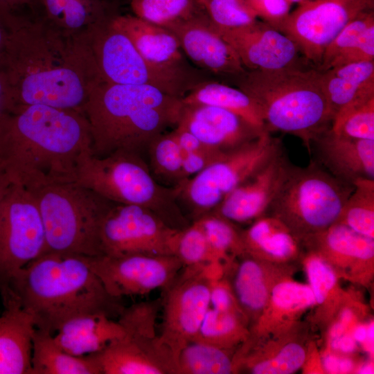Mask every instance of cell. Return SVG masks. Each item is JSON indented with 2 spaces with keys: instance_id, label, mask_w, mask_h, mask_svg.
Returning a JSON list of instances; mask_svg holds the SVG:
<instances>
[{
  "instance_id": "obj_1",
  "label": "cell",
  "mask_w": 374,
  "mask_h": 374,
  "mask_svg": "<svg viewBox=\"0 0 374 374\" xmlns=\"http://www.w3.org/2000/svg\"><path fill=\"white\" fill-rule=\"evenodd\" d=\"M14 108L42 105L84 113L104 82L86 33L67 34L39 17H20L0 56Z\"/></svg>"
},
{
  "instance_id": "obj_2",
  "label": "cell",
  "mask_w": 374,
  "mask_h": 374,
  "mask_svg": "<svg viewBox=\"0 0 374 374\" xmlns=\"http://www.w3.org/2000/svg\"><path fill=\"white\" fill-rule=\"evenodd\" d=\"M87 152H92L91 135L82 112L31 105L0 118V163L17 182L75 180Z\"/></svg>"
},
{
  "instance_id": "obj_3",
  "label": "cell",
  "mask_w": 374,
  "mask_h": 374,
  "mask_svg": "<svg viewBox=\"0 0 374 374\" xmlns=\"http://www.w3.org/2000/svg\"><path fill=\"white\" fill-rule=\"evenodd\" d=\"M12 296L35 328L55 334L68 321L100 313L118 319L125 305L111 296L83 256L46 252L0 290Z\"/></svg>"
},
{
  "instance_id": "obj_4",
  "label": "cell",
  "mask_w": 374,
  "mask_h": 374,
  "mask_svg": "<svg viewBox=\"0 0 374 374\" xmlns=\"http://www.w3.org/2000/svg\"><path fill=\"white\" fill-rule=\"evenodd\" d=\"M184 107L182 98L152 86L99 83L84 108L92 154L123 151L143 157L155 140L177 125Z\"/></svg>"
},
{
  "instance_id": "obj_5",
  "label": "cell",
  "mask_w": 374,
  "mask_h": 374,
  "mask_svg": "<svg viewBox=\"0 0 374 374\" xmlns=\"http://www.w3.org/2000/svg\"><path fill=\"white\" fill-rule=\"evenodd\" d=\"M238 87L256 103L268 132L298 137L310 154L313 141L331 129L334 114L320 71L296 66L249 70L238 75Z\"/></svg>"
},
{
  "instance_id": "obj_6",
  "label": "cell",
  "mask_w": 374,
  "mask_h": 374,
  "mask_svg": "<svg viewBox=\"0 0 374 374\" xmlns=\"http://www.w3.org/2000/svg\"><path fill=\"white\" fill-rule=\"evenodd\" d=\"M22 185L37 204L45 231L46 252L103 255L100 229L111 202L75 180H42Z\"/></svg>"
},
{
  "instance_id": "obj_7",
  "label": "cell",
  "mask_w": 374,
  "mask_h": 374,
  "mask_svg": "<svg viewBox=\"0 0 374 374\" xmlns=\"http://www.w3.org/2000/svg\"><path fill=\"white\" fill-rule=\"evenodd\" d=\"M75 181L111 202L145 207L174 229L188 226L177 202V188L159 184L138 154L118 151L97 157L85 152L78 161Z\"/></svg>"
},
{
  "instance_id": "obj_8",
  "label": "cell",
  "mask_w": 374,
  "mask_h": 374,
  "mask_svg": "<svg viewBox=\"0 0 374 374\" xmlns=\"http://www.w3.org/2000/svg\"><path fill=\"white\" fill-rule=\"evenodd\" d=\"M354 189L316 161L305 167L292 164L266 215L281 221L299 239L336 223Z\"/></svg>"
},
{
  "instance_id": "obj_9",
  "label": "cell",
  "mask_w": 374,
  "mask_h": 374,
  "mask_svg": "<svg viewBox=\"0 0 374 374\" xmlns=\"http://www.w3.org/2000/svg\"><path fill=\"white\" fill-rule=\"evenodd\" d=\"M111 18L86 31L104 82L149 85L181 98L193 87L195 78L192 73L181 66L157 65L145 60L125 35L111 26Z\"/></svg>"
},
{
  "instance_id": "obj_10",
  "label": "cell",
  "mask_w": 374,
  "mask_h": 374,
  "mask_svg": "<svg viewBox=\"0 0 374 374\" xmlns=\"http://www.w3.org/2000/svg\"><path fill=\"white\" fill-rule=\"evenodd\" d=\"M283 149L281 142L265 131L258 139L229 153L175 187L195 211L215 209L235 188L266 165Z\"/></svg>"
},
{
  "instance_id": "obj_11",
  "label": "cell",
  "mask_w": 374,
  "mask_h": 374,
  "mask_svg": "<svg viewBox=\"0 0 374 374\" xmlns=\"http://www.w3.org/2000/svg\"><path fill=\"white\" fill-rule=\"evenodd\" d=\"M45 252V231L36 200L15 182L0 206V290Z\"/></svg>"
},
{
  "instance_id": "obj_12",
  "label": "cell",
  "mask_w": 374,
  "mask_h": 374,
  "mask_svg": "<svg viewBox=\"0 0 374 374\" xmlns=\"http://www.w3.org/2000/svg\"><path fill=\"white\" fill-rule=\"evenodd\" d=\"M178 230L145 207L112 202L100 224L103 255H172Z\"/></svg>"
},
{
  "instance_id": "obj_13",
  "label": "cell",
  "mask_w": 374,
  "mask_h": 374,
  "mask_svg": "<svg viewBox=\"0 0 374 374\" xmlns=\"http://www.w3.org/2000/svg\"><path fill=\"white\" fill-rule=\"evenodd\" d=\"M374 0H308L290 12L280 32L320 66L328 44L350 21L373 10Z\"/></svg>"
},
{
  "instance_id": "obj_14",
  "label": "cell",
  "mask_w": 374,
  "mask_h": 374,
  "mask_svg": "<svg viewBox=\"0 0 374 374\" xmlns=\"http://www.w3.org/2000/svg\"><path fill=\"white\" fill-rule=\"evenodd\" d=\"M90 268L112 296L145 295L167 289L183 267L174 255L132 253L83 256Z\"/></svg>"
},
{
  "instance_id": "obj_15",
  "label": "cell",
  "mask_w": 374,
  "mask_h": 374,
  "mask_svg": "<svg viewBox=\"0 0 374 374\" xmlns=\"http://www.w3.org/2000/svg\"><path fill=\"white\" fill-rule=\"evenodd\" d=\"M164 290L159 341L172 353L176 363L180 351L193 341L210 306V283L200 266L184 267Z\"/></svg>"
},
{
  "instance_id": "obj_16",
  "label": "cell",
  "mask_w": 374,
  "mask_h": 374,
  "mask_svg": "<svg viewBox=\"0 0 374 374\" xmlns=\"http://www.w3.org/2000/svg\"><path fill=\"white\" fill-rule=\"evenodd\" d=\"M102 374H177V363L158 334L128 333L93 353Z\"/></svg>"
},
{
  "instance_id": "obj_17",
  "label": "cell",
  "mask_w": 374,
  "mask_h": 374,
  "mask_svg": "<svg viewBox=\"0 0 374 374\" xmlns=\"http://www.w3.org/2000/svg\"><path fill=\"white\" fill-rule=\"evenodd\" d=\"M214 27L234 49L244 68L267 71L296 66L299 52L296 44L262 21L232 29Z\"/></svg>"
},
{
  "instance_id": "obj_18",
  "label": "cell",
  "mask_w": 374,
  "mask_h": 374,
  "mask_svg": "<svg viewBox=\"0 0 374 374\" xmlns=\"http://www.w3.org/2000/svg\"><path fill=\"white\" fill-rule=\"evenodd\" d=\"M292 166L282 149L253 176L233 190L213 213L238 222L265 215Z\"/></svg>"
},
{
  "instance_id": "obj_19",
  "label": "cell",
  "mask_w": 374,
  "mask_h": 374,
  "mask_svg": "<svg viewBox=\"0 0 374 374\" xmlns=\"http://www.w3.org/2000/svg\"><path fill=\"white\" fill-rule=\"evenodd\" d=\"M166 28L176 36L188 57L203 69L233 75L246 71L238 55L217 32L206 11Z\"/></svg>"
},
{
  "instance_id": "obj_20",
  "label": "cell",
  "mask_w": 374,
  "mask_h": 374,
  "mask_svg": "<svg viewBox=\"0 0 374 374\" xmlns=\"http://www.w3.org/2000/svg\"><path fill=\"white\" fill-rule=\"evenodd\" d=\"M177 125L207 146L225 153L239 149L267 131L230 111L206 105H184Z\"/></svg>"
},
{
  "instance_id": "obj_21",
  "label": "cell",
  "mask_w": 374,
  "mask_h": 374,
  "mask_svg": "<svg viewBox=\"0 0 374 374\" xmlns=\"http://www.w3.org/2000/svg\"><path fill=\"white\" fill-rule=\"evenodd\" d=\"M313 151L317 163L345 182L374 179V140L346 137L330 129L313 141L310 154Z\"/></svg>"
},
{
  "instance_id": "obj_22",
  "label": "cell",
  "mask_w": 374,
  "mask_h": 374,
  "mask_svg": "<svg viewBox=\"0 0 374 374\" xmlns=\"http://www.w3.org/2000/svg\"><path fill=\"white\" fill-rule=\"evenodd\" d=\"M2 298L0 374H31L34 321L12 296L2 294Z\"/></svg>"
},
{
  "instance_id": "obj_23",
  "label": "cell",
  "mask_w": 374,
  "mask_h": 374,
  "mask_svg": "<svg viewBox=\"0 0 374 374\" xmlns=\"http://www.w3.org/2000/svg\"><path fill=\"white\" fill-rule=\"evenodd\" d=\"M110 24L125 35L149 62L161 66H181L179 42L168 29L134 15H113Z\"/></svg>"
},
{
  "instance_id": "obj_24",
  "label": "cell",
  "mask_w": 374,
  "mask_h": 374,
  "mask_svg": "<svg viewBox=\"0 0 374 374\" xmlns=\"http://www.w3.org/2000/svg\"><path fill=\"white\" fill-rule=\"evenodd\" d=\"M117 320L104 314H87L64 323L54 339L67 353L83 356L98 352L125 335Z\"/></svg>"
},
{
  "instance_id": "obj_25",
  "label": "cell",
  "mask_w": 374,
  "mask_h": 374,
  "mask_svg": "<svg viewBox=\"0 0 374 374\" xmlns=\"http://www.w3.org/2000/svg\"><path fill=\"white\" fill-rule=\"evenodd\" d=\"M321 82L335 117L342 107L374 91V61L350 63L321 71Z\"/></svg>"
},
{
  "instance_id": "obj_26",
  "label": "cell",
  "mask_w": 374,
  "mask_h": 374,
  "mask_svg": "<svg viewBox=\"0 0 374 374\" xmlns=\"http://www.w3.org/2000/svg\"><path fill=\"white\" fill-rule=\"evenodd\" d=\"M53 335L35 328L31 374H102L93 353L73 355L58 345Z\"/></svg>"
},
{
  "instance_id": "obj_27",
  "label": "cell",
  "mask_w": 374,
  "mask_h": 374,
  "mask_svg": "<svg viewBox=\"0 0 374 374\" xmlns=\"http://www.w3.org/2000/svg\"><path fill=\"white\" fill-rule=\"evenodd\" d=\"M110 16L101 0H37L34 17L42 18L67 34L77 35Z\"/></svg>"
},
{
  "instance_id": "obj_28",
  "label": "cell",
  "mask_w": 374,
  "mask_h": 374,
  "mask_svg": "<svg viewBox=\"0 0 374 374\" xmlns=\"http://www.w3.org/2000/svg\"><path fill=\"white\" fill-rule=\"evenodd\" d=\"M321 256L368 262L374 256V238L362 235L336 222L303 240Z\"/></svg>"
},
{
  "instance_id": "obj_29",
  "label": "cell",
  "mask_w": 374,
  "mask_h": 374,
  "mask_svg": "<svg viewBox=\"0 0 374 374\" xmlns=\"http://www.w3.org/2000/svg\"><path fill=\"white\" fill-rule=\"evenodd\" d=\"M241 236L245 253L254 257L287 259L298 250L299 239L281 221L268 215L256 219Z\"/></svg>"
},
{
  "instance_id": "obj_30",
  "label": "cell",
  "mask_w": 374,
  "mask_h": 374,
  "mask_svg": "<svg viewBox=\"0 0 374 374\" xmlns=\"http://www.w3.org/2000/svg\"><path fill=\"white\" fill-rule=\"evenodd\" d=\"M182 102L186 105H206L226 109L253 126L267 130L257 105L239 88L206 81L197 84L186 94L182 98Z\"/></svg>"
},
{
  "instance_id": "obj_31",
  "label": "cell",
  "mask_w": 374,
  "mask_h": 374,
  "mask_svg": "<svg viewBox=\"0 0 374 374\" xmlns=\"http://www.w3.org/2000/svg\"><path fill=\"white\" fill-rule=\"evenodd\" d=\"M229 348L198 340L189 342L179 353L177 374H229L238 364Z\"/></svg>"
},
{
  "instance_id": "obj_32",
  "label": "cell",
  "mask_w": 374,
  "mask_h": 374,
  "mask_svg": "<svg viewBox=\"0 0 374 374\" xmlns=\"http://www.w3.org/2000/svg\"><path fill=\"white\" fill-rule=\"evenodd\" d=\"M337 222L374 238V179L359 178Z\"/></svg>"
},
{
  "instance_id": "obj_33",
  "label": "cell",
  "mask_w": 374,
  "mask_h": 374,
  "mask_svg": "<svg viewBox=\"0 0 374 374\" xmlns=\"http://www.w3.org/2000/svg\"><path fill=\"white\" fill-rule=\"evenodd\" d=\"M330 130L346 137L374 140V91L362 95L338 111Z\"/></svg>"
},
{
  "instance_id": "obj_34",
  "label": "cell",
  "mask_w": 374,
  "mask_h": 374,
  "mask_svg": "<svg viewBox=\"0 0 374 374\" xmlns=\"http://www.w3.org/2000/svg\"><path fill=\"white\" fill-rule=\"evenodd\" d=\"M242 316L233 312L217 311L210 307L193 340L231 349L247 338L248 332Z\"/></svg>"
},
{
  "instance_id": "obj_35",
  "label": "cell",
  "mask_w": 374,
  "mask_h": 374,
  "mask_svg": "<svg viewBox=\"0 0 374 374\" xmlns=\"http://www.w3.org/2000/svg\"><path fill=\"white\" fill-rule=\"evenodd\" d=\"M130 6L136 17L164 28L206 11L197 0H130Z\"/></svg>"
},
{
  "instance_id": "obj_36",
  "label": "cell",
  "mask_w": 374,
  "mask_h": 374,
  "mask_svg": "<svg viewBox=\"0 0 374 374\" xmlns=\"http://www.w3.org/2000/svg\"><path fill=\"white\" fill-rule=\"evenodd\" d=\"M234 291L244 313L262 310L267 300L263 271L254 259L244 260L239 265L234 280Z\"/></svg>"
},
{
  "instance_id": "obj_37",
  "label": "cell",
  "mask_w": 374,
  "mask_h": 374,
  "mask_svg": "<svg viewBox=\"0 0 374 374\" xmlns=\"http://www.w3.org/2000/svg\"><path fill=\"white\" fill-rule=\"evenodd\" d=\"M172 253L179 260L183 267L200 266L215 260L221 261L196 221L177 231L172 242Z\"/></svg>"
},
{
  "instance_id": "obj_38",
  "label": "cell",
  "mask_w": 374,
  "mask_h": 374,
  "mask_svg": "<svg viewBox=\"0 0 374 374\" xmlns=\"http://www.w3.org/2000/svg\"><path fill=\"white\" fill-rule=\"evenodd\" d=\"M195 221L220 260L226 259L229 253L245 254L241 233L236 231L230 220L213 213L203 215Z\"/></svg>"
},
{
  "instance_id": "obj_39",
  "label": "cell",
  "mask_w": 374,
  "mask_h": 374,
  "mask_svg": "<svg viewBox=\"0 0 374 374\" xmlns=\"http://www.w3.org/2000/svg\"><path fill=\"white\" fill-rule=\"evenodd\" d=\"M148 154L155 174L177 180L179 184L185 180L182 172V150L173 131L165 133L155 140L150 145Z\"/></svg>"
},
{
  "instance_id": "obj_40",
  "label": "cell",
  "mask_w": 374,
  "mask_h": 374,
  "mask_svg": "<svg viewBox=\"0 0 374 374\" xmlns=\"http://www.w3.org/2000/svg\"><path fill=\"white\" fill-rule=\"evenodd\" d=\"M204 8L211 22L219 28H240L258 19L247 0H206Z\"/></svg>"
},
{
  "instance_id": "obj_41",
  "label": "cell",
  "mask_w": 374,
  "mask_h": 374,
  "mask_svg": "<svg viewBox=\"0 0 374 374\" xmlns=\"http://www.w3.org/2000/svg\"><path fill=\"white\" fill-rule=\"evenodd\" d=\"M372 24H374V12L373 10H370L361 13L345 26L326 47L320 71L327 70L333 60L353 47Z\"/></svg>"
},
{
  "instance_id": "obj_42",
  "label": "cell",
  "mask_w": 374,
  "mask_h": 374,
  "mask_svg": "<svg viewBox=\"0 0 374 374\" xmlns=\"http://www.w3.org/2000/svg\"><path fill=\"white\" fill-rule=\"evenodd\" d=\"M305 359L304 348L299 344L291 343L271 358L247 364L254 374H290L299 369Z\"/></svg>"
},
{
  "instance_id": "obj_43",
  "label": "cell",
  "mask_w": 374,
  "mask_h": 374,
  "mask_svg": "<svg viewBox=\"0 0 374 374\" xmlns=\"http://www.w3.org/2000/svg\"><path fill=\"white\" fill-rule=\"evenodd\" d=\"M271 300L275 306L287 311L306 308L316 303L310 286L292 282L276 285L271 292Z\"/></svg>"
},
{
  "instance_id": "obj_44",
  "label": "cell",
  "mask_w": 374,
  "mask_h": 374,
  "mask_svg": "<svg viewBox=\"0 0 374 374\" xmlns=\"http://www.w3.org/2000/svg\"><path fill=\"white\" fill-rule=\"evenodd\" d=\"M306 272L316 303L321 304L336 283L335 272L322 257L314 252L306 260Z\"/></svg>"
},
{
  "instance_id": "obj_45",
  "label": "cell",
  "mask_w": 374,
  "mask_h": 374,
  "mask_svg": "<svg viewBox=\"0 0 374 374\" xmlns=\"http://www.w3.org/2000/svg\"><path fill=\"white\" fill-rule=\"evenodd\" d=\"M258 18L280 31L290 13L288 0H247Z\"/></svg>"
},
{
  "instance_id": "obj_46",
  "label": "cell",
  "mask_w": 374,
  "mask_h": 374,
  "mask_svg": "<svg viewBox=\"0 0 374 374\" xmlns=\"http://www.w3.org/2000/svg\"><path fill=\"white\" fill-rule=\"evenodd\" d=\"M368 61H374V24L367 28L353 47L333 60L328 69Z\"/></svg>"
},
{
  "instance_id": "obj_47",
  "label": "cell",
  "mask_w": 374,
  "mask_h": 374,
  "mask_svg": "<svg viewBox=\"0 0 374 374\" xmlns=\"http://www.w3.org/2000/svg\"><path fill=\"white\" fill-rule=\"evenodd\" d=\"M182 172L184 179H186L190 175L198 173L210 164L222 159L229 153L215 149H208L192 152H182Z\"/></svg>"
},
{
  "instance_id": "obj_48",
  "label": "cell",
  "mask_w": 374,
  "mask_h": 374,
  "mask_svg": "<svg viewBox=\"0 0 374 374\" xmlns=\"http://www.w3.org/2000/svg\"><path fill=\"white\" fill-rule=\"evenodd\" d=\"M210 306L220 312H233L244 314L235 295L232 294L227 283L220 279L210 283Z\"/></svg>"
},
{
  "instance_id": "obj_49",
  "label": "cell",
  "mask_w": 374,
  "mask_h": 374,
  "mask_svg": "<svg viewBox=\"0 0 374 374\" xmlns=\"http://www.w3.org/2000/svg\"><path fill=\"white\" fill-rule=\"evenodd\" d=\"M37 0H0V7L17 16L33 17Z\"/></svg>"
},
{
  "instance_id": "obj_50",
  "label": "cell",
  "mask_w": 374,
  "mask_h": 374,
  "mask_svg": "<svg viewBox=\"0 0 374 374\" xmlns=\"http://www.w3.org/2000/svg\"><path fill=\"white\" fill-rule=\"evenodd\" d=\"M21 16L15 15L0 7V56L8 37Z\"/></svg>"
},
{
  "instance_id": "obj_51",
  "label": "cell",
  "mask_w": 374,
  "mask_h": 374,
  "mask_svg": "<svg viewBox=\"0 0 374 374\" xmlns=\"http://www.w3.org/2000/svg\"><path fill=\"white\" fill-rule=\"evenodd\" d=\"M13 108L14 103L10 89L5 78L0 73V118Z\"/></svg>"
},
{
  "instance_id": "obj_52",
  "label": "cell",
  "mask_w": 374,
  "mask_h": 374,
  "mask_svg": "<svg viewBox=\"0 0 374 374\" xmlns=\"http://www.w3.org/2000/svg\"><path fill=\"white\" fill-rule=\"evenodd\" d=\"M331 347L334 350H339L344 353H352L356 348V341L348 335H341L339 337L331 339Z\"/></svg>"
},
{
  "instance_id": "obj_53",
  "label": "cell",
  "mask_w": 374,
  "mask_h": 374,
  "mask_svg": "<svg viewBox=\"0 0 374 374\" xmlns=\"http://www.w3.org/2000/svg\"><path fill=\"white\" fill-rule=\"evenodd\" d=\"M17 182L3 164L0 163V206L12 184Z\"/></svg>"
},
{
  "instance_id": "obj_54",
  "label": "cell",
  "mask_w": 374,
  "mask_h": 374,
  "mask_svg": "<svg viewBox=\"0 0 374 374\" xmlns=\"http://www.w3.org/2000/svg\"><path fill=\"white\" fill-rule=\"evenodd\" d=\"M340 359L333 355H327L323 359V365L330 373H339Z\"/></svg>"
},
{
  "instance_id": "obj_55",
  "label": "cell",
  "mask_w": 374,
  "mask_h": 374,
  "mask_svg": "<svg viewBox=\"0 0 374 374\" xmlns=\"http://www.w3.org/2000/svg\"><path fill=\"white\" fill-rule=\"evenodd\" d=\"M366 336L367 328L364 326H359L355 329L353 337L356 341L363 343L366 341Z\"/></svg>"
},
{
  "instance_id": "obj_56",
  "label": "cell",
  "mask_w": 374,
  "mask_h": 374,
  "mask_svg": "<svg viewBox=\"0 0 374 374\" xmlns=\"http://www.w3.org/2000/svg\"><path fill=\"white\" fill-rule=\"evenodd\" d=\"M347 326L339 322L336 323L332 328L330 330V337L331 339L339 337L344 335Z\"/></svg>"
},
{
  "instance_id": "obj_57",
  "label": "cell",
  "mask_w": 374,
  "mask_h": 374,
  "mask_svg": "<svg viewBox=\"0 0 374 374\" xmlns=\"http://www.w3.org/2000/svg\"><path fill=\"white\" fill-rule=\"evenodd\" d=\"M354 367L352 360L348 358H341L339 364V373H347L350 372Z\"/></svg>"
},
{
  "instance_id": "obj_58",
  "label": "cell",
  "mask_w": 374,
  "mask_h": 374,
  "mask_svg": "<svg viewBox=\"0 0 374 374\" xmlns=\"http://www.w3.org/2000/svg\"><path fill=\"white\" fill-rule=\"evenodd\" d=\"M353 317V313L350 309L344 310L340 316V321L348 326Z\"/></svg>"
},
{
  "instance_id": "obj_59",
  "label": "cell",
  "mask_w": 374,
  "mask_h": 374,
  "mask_svg": "<svg viewBox=\"0 0 374 374\" xmlns=\"http://www.w3.org/2000/svg\"><path fill=\"white\" fill-rule=\"evenodd\" d=\"M358 373L371 374L373 373V366L371 364H366L362 366L358 371Z\"/></svg>"
},
{
  "instance_id": "obj_60",
  "label": "cell",
  "mask_w": 374,
  "mask_h": 374,
  "mask_svg": "<svg viewBox=\"0 0 374 374\" xmlns=\"http://www.w3.org/2000/svg\"><path fill=\"white\" fill-rule=\"evenodd\" d=\"M292 4L295 3H298L299 6V5H301L304 3H305L306 1H308V0H288Z\"/></svg>"
},
{
  "instance_id": "obj_61",
  "label": "cell",
  "mask_w": 374,
  "mask_h": 374,
  "mask_svg": "<svg viewBox=\"0 0 374 374\" xmlns=\"http://www.w3.org/2000/svg\"><path fill=\"white\" fill-rule=\"evenodd\" d=\"M204 8L206 0H197Z\"/></svg>"
}]
</instances>
